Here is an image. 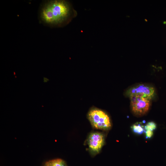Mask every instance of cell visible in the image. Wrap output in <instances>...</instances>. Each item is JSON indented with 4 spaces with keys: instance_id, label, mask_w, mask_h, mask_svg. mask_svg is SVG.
<instances>
[{
    "instance_id": "cell-2",
    "label": "cell",
    "mask_w": 166,
    "mask_h": 166,
    "mask_svg": "<svg viewBox=\"0 0 166 166\" xmlns=\"http://www.w3.org/2000/svg\"><path fill=\"white\" fill-rule=\"evenodd\" d=\"M88 117L91 124L97 129L107 130L111 127L109 116L101 109L96 108L91 109L88 113Z\"/></svg>"
},
{
    "instance_id": "cell-5",
    "label": "cell",
    "mask_w": 166,
    "mask_h": 166,
    "mask_svg": "<svg viewBox=\"0 0 166 166\" xmlns=\"http://www.w3.org/2000/svg\"><path fill=\"white\" fill-rule=\"evenodd\" d=\"M104 143L103 135L99 132L91 133L88 139V144L90 150L94 153L99 152Z\"/></svg>"
},
{
    "instance_id": "cell-7",
    "label": "cell",
    "mask_w": 166,
    "mask_h": 166,
    "mask_svg": "<svg viewBox=\"0 0 166 166\" xmlns=\"http://www.w3.org/2000/svg\"><path fill=\"white\" fill-rule=\"evenodd\" d=\"M48 162L51 166H65L64 161L61 159L53 160Z\"/></svg>"
},
{
    "instance_id": "cell-6",
    "label": "cell",
    "mask_w": 166,
    "mask_h": 166,
    "mask_svg": "<svg viewBox=\"0 0 166 166\" xmlns=\"http://www.w3.org/2000/svg\"><path fill=\"white\" fill-rule=\"evenodd\" d=\"M131 128L132 132L137 135H141L145 132V131L144 126L143 125L142 122H136L132 125Z\"/></svg>"
},
{
    "instance_id": "cell-1",
    "label": "cell",
    "mask_w": 166,
    "mask_h": 166,
    "mask_svg": "<svg viewBox=\"0 0 166 166\" xmlns=\"http://www.w3.org/2000/svg\"><path fill=\"white\" fill-rule=\"evenodd\" d=\"M71 13L69 3L63 0L46 1L41 7L40 21L48 26H58L67 21Z\"/></svg>"
},
{
    "instance_id": "cell-3",
    "label": "cell",
    "mask_w": 166,
    "mask_h": 166,
    "mask_svg": "<svg viewBox=\"0 0 166 166\" xmlns=\"http://www.w3.org/2000/svg\"><path fill=\"white\" fill-rule=\"evenodd\" d=\"M130 107L133 113L137 116H142L149 110L152 99L141 95H135L129 97Z\"/></svg>"
},
{
    "instance_id": "cell-4",
    "label": "cell",
    "mask_w": 166,
    "mask_h": 166,
    "mask_svg": "<svg viewBox=\"0 0 166 166\" xmlns=\"http://www.w3.org/2000/svg\"><path fill=\"white\" fill-rule=\"evenodd\" d=\"M155 90L153 87L141 84L133 86L128 89L126 94L129 97L135 95H141L152 99L154 96Z\"/></svg>"
},
{
    "instance_id": "cell-8",
    "label": "cell",
    "mask_w": 166,
    "mask_h": 166,
    "mask_svg": "<svg viewBox=\"0 0 166 166\" xmlns=\"http://www.w3.org/2000/svg\"><path fill=\"white\" fill-rule=\"evenodd\" d=\"M144 128L145 130L153 131L156 128V125L154 122L150 121L147 123L144 126Z\"/></svg>"
},
{
    "instance_id": "cell-9",
    "label": "cell",
    "mask_w": 166,
    "mask_h": 166,
    "mask_svg": "<svg viewBox=\"0 0 166 166\" xmlns=\"http://www.w3.org/2000/svg\"><path fill=\"white\" fill-rule=\"evenodd\" d=\"M145 138L146 139L151 138L153 135V132L149 130H145Z\"/></svg>"
},
{
    "instance_id": "cell-10",
    "label": "cell",
    "mask_w": 166,
    "mask_h": 166,
    "mask_svg": "<svg viewBox=\"0 0 166 166\" xmlns=\"http://www.w3.org/2000/svg\"><path fill=\"white\" fill-rule=\"evenodd\" d=\"M43 82L45 83L49 81V79L47 78L44 77L43 78Z\"/></svg>"
},
{
    "instance_id": "cell-11",
    "label": "cell",
    "mask_w": 166,
    "mask_h": 166,
    "mask_svg": "<svg viewBox=\"0 0 166 166\" xmlns=\"http://www.w3.org/2000/svg\"><path fill=\"white\" fill-rule=\"evenodd\" d=\"M45 166H51L49 164V163L47 162L45 163Z\"/></svg>"
}]
</instances>
